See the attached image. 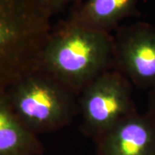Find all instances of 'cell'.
Here are the masks:
<instances>
[{
    "instance_id": "1",
    "label": "cell",
    "mask_w": 155,
    "mask_h": 155,
    "mask_svg": "<svg viewBox=\"0 0 155 155\" xmlns=\"http://www.w3.org/2000/svg\"><path fill=\"white\" fill-rule=\"evenodd\" d=\"M114 36L67 19L52 30L40 68L50 73L79 97L87 86L113 69Z\"/></svg>"
},
{
    "instance_id": "2",
    "label": "cell",
    "mask_w": 155,
    "mask_h": 155,
    "mask_svg": "<svg viewBox=\"0 0 155 155\" xmlns=\"http://www.w3.org/2000/svg\"><path fill=\"white\" fill-rule=\"evenodd\" d=\"M52 16L38 0H0V94L40 68Z\"/></svg>"
},
{
    "instance_id": "3",
    "label": "cell",
    "mask_w": 155,
    "mask_h": 155,
    "mask_svg": "<svg viewBox=\"0 0 155 155\" xmlns=\"http://www.w3.org/2000/svg\"><path fill=\"white\" fill-rule=\"evenodd\" d=\"M5 94L20 121L38 136L69 124L79 111L78 96L42 68L17 81Z\"/></svg>"
},
{
    "instance_id": "4",
    "label": "cell",
    "mask_w": 155,
    "mask_h": 155,
    "mask_svg": "<svg viewBox=\"0 0 155 155\" xmlns=\"http://www.w3.org/2000/svg\"><path fill=\"white\" fill-rule=\"evenodd\" d=\"M132 83L115 69L92 81L78 97L83 133L95 141L137 111Z\"/></svg>"
},
{
    "instance_id": "5",
    "label": "cell",
    "mask_w": 155,
    "mask_h": 155,
    "mask_svg": "<svg viewBox=\"0 0 155 155\" xmlns=\"http://www.w3.org/2000/svg\"><path fill=\"white\" fill-rule=\"evenodd\" d=\"M113 69L133 86L155 87V27L137 22L122 27L114 36Z\"/></svg>"
},
{
    "instance_id": "6",
    "label": "cell",
    "mask_w": 155,
    "mask_h": 155,
    "mask_svg": "<svg viewBox=\"0 0 155 155\" xmlns=\"http://www.w3.org/2000/svg\"><path fill=\"white\" fill-rule=\"evenodd\" d=\"M94 142L97 155H155V119L137 110Z\"/></svg>"
},
{
    "instance_id": "7",
    "label": "cell",
    "mask_w": 155,
    "mask_h": 155,
    "mask_svg": "<svg viewBox=\"0 0 155 155\" xmlns=\"http://www.w3.org/2000/svg\"><path fill=\"white\" fill-rule=\"evenodd\" d=\"M140 0H83L75 7L68 19L93 29L110 33L120 22L131 16Z\"/></svg>"
},
{
    "instance_id": "8",
    "label": "cell",
    "mask_w": 155,
    "mask_h": 155,
    "mask_svg": "<svg viewBox=\"0 0 155 155\" xmlns=\"http://www.w3.org/2000/svg\"><path fill=\"white\" fill-rule=\"evenodd\" d=\"M42 152L38 136L20 121L5 94H0V155H42Z\"/></svg>"
},
{
    "instance_id": "9",
    "label": "cell",
    "mask_w": 155,
    "mask_h": 155,
    "mask_svg": "<svg viewBox=\"0 0 155 155\" xmlns=\"http://www.w3.org/2000/svg\"><path fill=\"white\" fill-rule=\"evenodd\" d=\"M42 7L45 8L52 15L67 7L71 3L78 2L79 0H38ZM81 2V0H80Z\"/></svg>"
},
{
    "instance_id": "10",
    "label": "cell",
    "mask_w": 155,
    "mask_h": 155,
    "mask_svg": "<svg viewBox=\"0 0 155 155\" xmlns=\"http://www.w3.org/2000/svg\"><path fill=\"white\" fill-rule=\"evenodd\" d=\"M147 112L155 119V87L151 89L150 101H149V107Z\"/></svg>"
}]
</instances>
